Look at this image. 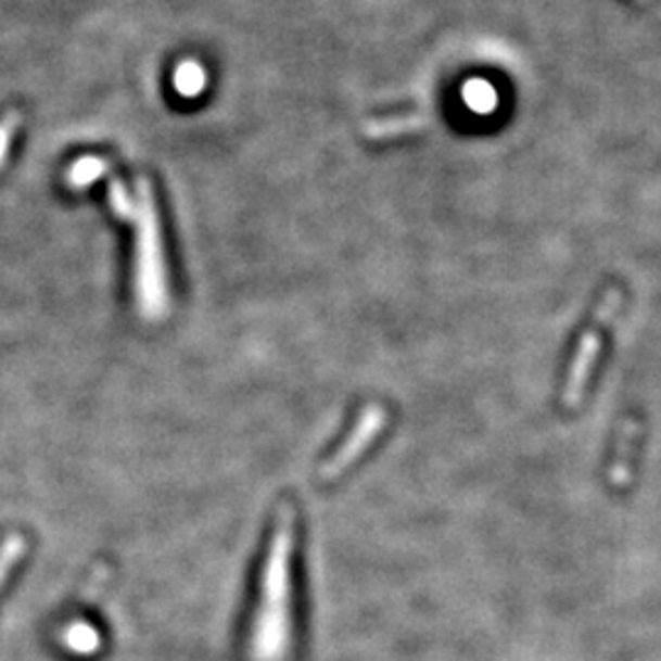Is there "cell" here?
I'll return each instance as SVG.
<instances>
[{
  "mask_svg": "<svg viewBox=\"0 0 661 661\" xmlns=\"http://www.w3.org/2000/svg\"><path fill=\"white\" fill-rule=\"evenodd\" d=\"M136 300L138 312L148 319H160L169 306L167 263L162 247V228L155 191L148 177H138L136 199Z\"/></svg>",
  "mask_w": 661,
  "mask_h": 661,
  "instance_id": "2",
  "label": "cell"
},
{
  "mask_svg": "<svg viewBox=\"0 0 661 661\" xmlns=\"http://www.w3.org/2000/svg\"><path fill=\"white\" fill-rule=\"evenodd\" d=\"M21 126V113H8L5 118H0V165H3L8 157V150H11V142L15 138V130Z\"/></svg>",
  "mask_w": 661,
  "mask_h": 661,
  "instance_id": "12",
  "label": "cell"
},
{
  "mask_svg": "<svg viewBox=\"0 0 661 661\" xmlns=\"http://www.w3.org/2000/svg\"><path fill=\"white\" fill-rule=\"evenodd\" d=\"M387 411L380 405H368L360 411L356 427L351 429V434L343 441L341 448L333 454L329 461L319 468L321 481H336L348 468L358 461V458L368 452V446L378 438V434L385 429Z\"/></svg>",
  "mask_w": 661,
  "mask_h": 661,
  "instance_id": "4",
  "label": "cell"
},
{
  "mask_svg": "<svg viewBox=\"0 0 661 661\" xmlns=\"http://www.w3.org/2000/svg\"><path fill=\"white\" fill-rule=\"evenodd\" d=\"M27 551V539L23 534H11L5 536L3 544H0V588L8 583V576L15 569V563L21 561L23 554Z\"/></svg>",
  "mask_w": 661,
  "mask_h": 661,
  "instance_id": "9",
  "label": "cell"
},
{
  "mask_svg": "<svg viewBox=\"0 0 661 661\" xmlns=\"http://www.w3.org/2000/svg\"><path fill=\"white\" fill-rule=\"evenodd\" d=\"M204 86H206V72H204V66H201L199 62L187 60V62H181L177 66V72H175V89L181 96H187V99H194V96H199L201 91H204Z\"/></svg>",
  "mask_w": 661,
  "mask_h": 661,
  "instance_id": "8",
  "label": "cell"
},
{
  "mask_svg": "<svg viewBox=\"0 0 661 661\" xmlns=\"http://www.w3.org/2000/svg\"><path fill=\"white\" fill-rule=\"evenodd\" d=\"M635 444H637V424L632 419H627L620 429L618 436V448L615 456H612L610 466V483L615 485H627L632 478V456H635Z\"/></svg>",
  "mask_w": 661,
  "mask_h": 661,
  "instance_id": "6",
  "label": "cell"
},
{
  "mask_svg": "<svg viewBox=\"0 0 661 661\" xmlns=\"http://www.w3.org/2000/svg\"><path fill=\"white\" fill-rule=\"evenodd\" d=\"M109 171V165L101 157H84L79 162H74V167L69 169V185L74 189L89 187L91 181L103 177Z\"/></svg>",
  "mask_w": 661,
  "mask_h": 661,
  "instance_id": "10",
  "label": "cell"
},
{
  "mask_svg": "<svg viewBox=\"0 0 661 661\" xmlns=\"http://www.w3.org/2000/svg\"><path fill=\"white\" fill-rule=\"evenodd\" d=\"M66 645L76 651H91L99 645V637H96V632L86 625H76L69 630V635H66Z\"/></svg>",
  "mask_w": 661,
  "mask_h": 661,
  "instance_id": "13",
  "label": "cell"
},
{
  "mask_svg": "<svg viewBox=\"0 0 661 661\" xmlns=\"http://www.w3.org/2000/svg\"><path fill=\"white\" fill-rule=\"evenodd\" d=\"M434 118L427 113H409V116H392V118H376L363 126V136L368 140H390L411 136V132L427 130Z\"/></svg>",
  "mask_w": 661,
  "mask_h": 661,
  "instance_id": "5",
  "label": "cell"
},
{
  "mask_svg": "<svg viewBox=\"0 0 661 661\" xmlns=\"http://www.w3.org/2000/svg\"><path fill=\"white\" fill-rule=\"evenodd\" d=\"M292 551L294 510H277L275 532L260 576V596L251 627L253 661H287L292 649Z\"/></svg>",
  "mask_w": 661,
  "mask_h": 661,
  "instance_id": "1",
  "label": "cell"
},
{
  "mask_svg": "<svg viewBox=\"0 0 661 661\" xmlns=\"http://www.w3.org/2000/svg\"><path fill=\"white\" fill-rule=\"evenodd\" d=\"M620 309V290H608V294L602 296V302L598 306V314L593 323L588 326V331L583 333V339L579 343L576 353H573L569 376H567V387H563V405L569 409L576 407L583 392H586L588 378L593 368H596L598 353H600V336L602 329H606V323L615 319V314Z\"/></svg>",
  "mask_w": 661,
  "mask_h": 661,
  "instance_id": "3",
  "label": "cell"
},
{
  "mask_svg": "<svg viewBox=\"0 0 661 661\" xmlns=\"http://www.w3.org/2000/svg\"><path fill=\"white\" fill-rule=\"evenodd\" d=\"M463 101L471 111L487 116V113H493L497 109V91L493 89L491 81L473 79L463 86Z\"/></svg>",
  "mask_w": 661,
  "mask_h": 661,
  "instance_id": "7",
  "label": "cell"
},
{
  "mask_svg": "<svg viewBox=\"0 0 661 661\" xmlns=\"http://www.w3.org/2000/svg\"><path fill=\"white\" fill-rule=\"evenodd\" d=\"M109 204L113 208V214H116L118 218H132V214H136V201H132L128 196L126 185H123L120 179H113L111 181V187H109Z\"/></svg>",
  "mask_w": 661,
  "mask_h": 661,
  "instance_id": "11",
  "label": "cell"
}]
</instances>
